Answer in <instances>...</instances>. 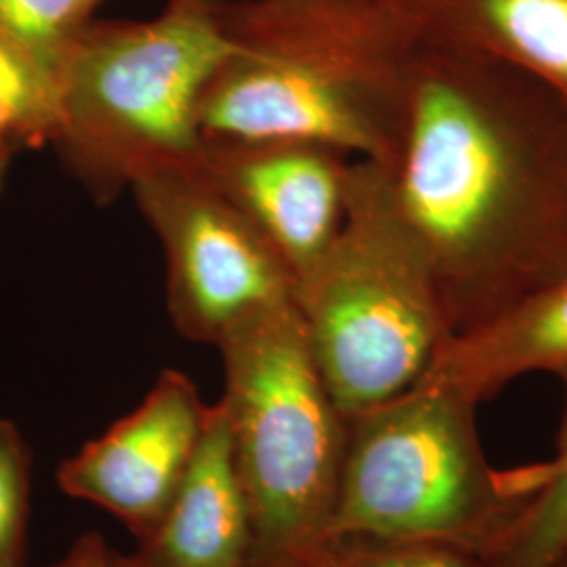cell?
I'll return each instance as SVG.
<instances>
[{"label":"cell","instance_id":"obj_1","mask_svg":"<svg viewBox=\"0 0 567 567\" xmlns=\"http://www.w3.org/2000/svg\"><path fill=\"white\" fill-rule=\"evenodd\" d=\"M452 334L567 269V105L501 61L421 39L386 168Z\"/></svg>","mask_w":567,"mask_h":567},{"label":"cell","instance_id":"obj_2","mask_svg":"<svg viewBox=\"0 0 567 567\" xmlns=\"http://www.w3.org/2000/svg\"><path fill=\"white\" fill-rule=\"evenodd\" d=\"M206 140H301L391 168L421 34L402 0H225Z\"/></svg>","mask_w":567,"mask_h":567},{"label":"cell","instance_id":"obj_3","mask_svg":"<svg viewBox=\"0 0 567 567\" xmlns=\"http://www.w3.org/2000/svg\"><path fill=\"white\" fill-rule=\"evenodd\" d=\"M219 7L166 2L152 20H95L63 58L51 145L91 200L200 163L204 91L229 49Z\"/></svg>","mask_w":567,"mask_h":567},{"label":"cell","instance_id":"obj_4","mask_svg":"<svg viewBox=\"0 0 567 567\" xmlns=\"http://www.w3.org/2000/svg\"><path fill=\"white\" fill-rule=\"evenodd\" d=\"M292 299L344 421L419 383L452 337L425 252L374 163L353 161L343 225Z\"/></svg>","mask_w":567,"mask_h":567},{"label":"cell","instance_id":"obj_5","mask_svg":"<svg viewBox=\"0 0 567 567\" xmlns=\"http://www.w3.org/2000/svg\"><path fill=\"white\" fill-rule=\"evenodd\" d=\"M217 349L219 402L252 517L250 567H309L330 543L347 421L295 299L236 326Z\"/></svg>","mask_w":567,"mask_h":567},{"label":"cell","instance_id":"obj_6","mask_svg":"<svg viewBox=\"0 0 567 567\" xmlns=\"http://www.w3.org/2000/svg\"><path fill=\"white\" fill-rule=\"evenodd\" d=\"M477 405L435 374L347 421L330 543L435 545L480 557L517 503L489 465ZM326 548V547H324Z\"/></svg>","mask_w":567,"mask_h":567},{"label":"cell","instance_id":"obj_7","mask_svg":"<svg viewBox=\"0 0 567 567\" xmlns=\"http://www.w3.org/2000/svg\"><path fill=\"white\" fill-rule=\"evenodd\" d=\"M166 261V305L177 332L217 344L269 307L292 301L295 278L200 163L145 175L131 187Z\"/></svg>","mask_w":567,"mask_h":567},{"label":"cell","instance_id":"obj_8","mask_svg":"<svg viewBox=\"0 0 567 567\" xmlns=\"http://www.w3.org/2000/svg\"><path fill=\"white\" fill-rule=\"evenodd\" d=\"M208 408L187 374L164 370L137 408L61 463L58 486L112 513L143 543L182 484Z\"/></svg>","mask_w":567,"mask_h":567},{"label":"cell","instance_id":"obj_9","mask_svg":"<svg viewBox=\"0 0 567 567\" xmlns=\"http://www.w3.org/2000/svg\"><path fill=\"white\" fill-rule=\"evenodd\" d=\"M353 158L301 140H206L200 168L280 255L295 282L337 238Z\"/></svg>","mask_w":567,"mask_h":567},{"label":"cell","instance_id":"obj_10","mask_svg":"<svg viewBox=\"0 0 567 567\" xmlns=\"http://www.w3.org/2000/svg\"><path fill=\"white\" fill-rule=\"evenodd\" d=\"M137 557L150 567H250L252 517L221 402L158 527Z\"/></svg>","mask_w":567,"mask_h":567},{"label":"cell","instance_id":"obj_11","mask_svg":"<svg viewBox=\"0 0 567 567\" xmlns=\"http://www.w3.org/2000/svg\"><path fill=\"white\" fill-rule=\"evenodd\" d=\"M431 374L482 404L534 372H567V269L447 339Z\"/></svg>","mask_w":567,"mask_h":567},{"label":"cell","instance_id":"obj_12","mask_svg":"<svg viewBox=\"0 0 567 567\" xmlns=\"http://www.w3.org/2000/svg\"><path fill=\"white\" fill-rule=\"evenodd\" d=\"M421 39L501 61L567 105V0H402Z\"/></svg>","mask_w":567,"mask_h":567},{"label":"cell","instance_id":"obj_13","mask_svg":"<svg viewBox=\"0 0 567 567\" xmlns=\"http://www.w3.org/2000/svg\"><path fill=\"white\" fill-rule=\"evenodd\" d=\"M561 444L547 465L515 471L517 503L477 559L480 567H557L567 557V372Z\"/></svg>","mask_w":567,"mask_h":567},{"label":"cell","instance_id":"obj_14","mask_svg":"<svg viewBox=\"0 0 567 567\" xmlns=\"http://www.w3.org/2000/svg\"><path fill=\"white\" fill-rule=\"evenodd\" d=\"M58 103V74L0 30V142L13 152L51 145Z\"/></svg>","mask_w":567,"mask_h":567},{"label":"cell","instance_id":"obj_15","mask_svg":"<svg viewBox=\"0 0 567 567\" xmlns=\"http://www.w3.org/2000/svg\"><path fill=\"white\" fill-rule=\"evenodd\" d=\"M110 0H0V30L60 74L63 58Z\"/></svg>","mask_w":567,"mask_h":567},{"label":"cell","instance_id":"obj_16","mask_svg":"<svg viewBox=\"0 0 567 567\" xmlns=\"http://www.w3.org/2000/svg\"><path fill=\"white\" fill-rule=\"evenodd\" d=\"M30 515V454L13 421L0 416V567H23Z\"/></svg>","mask_w":567,"mask_h":567},{"label":"cell","instance_id":"obj_17","mask_svg":"<svg viewBox=\"0 0 567 567\" xmlns=\"http://www.w3.org/2000/svg\"><path fill=\"white\" fill-rule=\"evenodd\" d=\"M309 567H480V564L473 555L456 548L339 540L322 548Z\"/></svg>","mask_w":567,"mask_h":567},{"label":"cell","instance_id":"obj_18","mask_svg":"<svg viewBox=\"0 0 567 567\" xmlns=\"http://www.w3.org/2000/svg\"><path fill=\"white\" fill-rule=\"evenodd\" d=\"M51 567H118V553L105 545L100 532H86L65 557Z\"/></svg>","mask_w":567,"mask_h":567},{"label":"cell","instance_id":"obj_19","mask_svg":"<svg viewBox=\"0 0 567 567\" xmlns=\"http://www.w3.org/2000/svg\"><path fill=\"white\" fill-rule=\"evenodd\" d=\"M11 156H13V150L7 145V143L0 142V187L4 182V175H7V168L11 163Z\"/></svg>","mask_w":567,"mask_h":567},{"label":"cell","instance_id":"obj_20","mask_svg":"<svg viewBox=\"0 0 567 567\" xmlns=\"http://www.w3.org/2000/svg\"><path fill=\"white\" fill-rule=\"evenodd\" d=\"M118 567H150L145 561H142L137 555L135 557H124L118 555Z\"/></svg>","mask_w":567,"mask_h":567},{"label":"cell","instance_id":"obj_21","mask_svg":"<svg viewBox=\"0 0 567 567\" xmlns=\"http://www.w3.org/2000/svg\"><path fill=\"white\" fill-rule=\"evenodd\" d=\"M166 2H185V4H198V7H219L225 0H166Z\"/></svg>","mask_w":567,"mask_h":567},{"label":"cell","instance_id":"obj_22","mask_svg":"<svg viewBox=\"0 0 567 567\" xmlns=\"http://www.w3.org/2000/svg\"><path fill=\"white\" fill-rule=\"evenodd\" d=\"M557 567H567V557L566 559H564V561H561V564H559V566Z\"/></svg>","mask_w":567,"mask_h":567}]
</instances>
